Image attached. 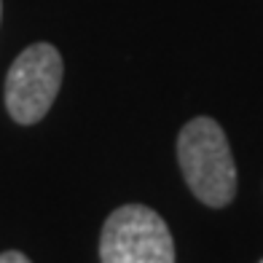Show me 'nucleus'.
Wrapping results in <instances>:
<instances>
[{"label": "nucleus", "mask_w": 263, "mask_h": 263, "mask_svg": "<svg viewBox=\"0 0 263 263\" xmlns=\"http://www.w3.org/2000/svg\"><path fill=\"white\" fill-rule=\"evenodd\" d=\"M177 164L201 204L229 207L236 196V164L223 126L210 116H196L177 135Z\"/></svg>", "instance_id": "1"}, {"label": "nucleus", "mask_w": 263, "mask_h": 263, "mask_svg": "<svg viewBox=\"0 0 263 263\" xmlns=\"http://www.w3.org/2000/svg\"><path fill=\"white\" fill-rule=\"evenodd\" d=\"M100 263H175L170 226L145 204L113 210L102 226Z\"/></svg>", "instance_id": "2"}, {"label": "nucleus", "mask_w": 263, "mask_h": 263, "mask_svg": "<svg viewBox=\"0 0 263 263\" xmlns=\"http://www.w3.org/2000/svg\"><path fill=\"white\" fill-rule=\"evenodd\" d=\"M62 54L51 43H32L22 51L6 76V107L16 124L30 126L51 110L62 86Z\"/></svg>", "instance_id": "3"}, {"label": "nucleus", "mask_w": 263, "mask_h": 263, "mask_svg": "<svg viewBox=\"0 0 263 263\" xmlns=\"http://www.w3.org/2000/svg\"><path fill=\"white\" fill-rule=\"evenodd\" d=\"M0 263H32V260L19 250H6V253H0Z\"/></svg>", "instance_id": "4"}, {"label": "nucleus", "mask_w": 263, "mask_h": 263, "mask_svg": "<svg viewBox=\"0 0 263 263\" xmlns=\"http://www.w3.org/2000/svg\"><path fill=\"white\" fill-rule=\"evenodd\" d=\"M0 14H3V3H0Z\"/></svg>", "instance_id": "5"}, {"label": "nucleus", "mask_w": 263, "mask_h": 263, "mask_svg": "<svg viewBox=\"0 0 263 263\" xmlns=\"http://www.w3.org/2000/svg\"><path fill=\"white\" fill-rule=\"evenodd\" d=\"M260 263H263V260H260Z\"/></svg>", "instance_id": "6"}]
</instances>
